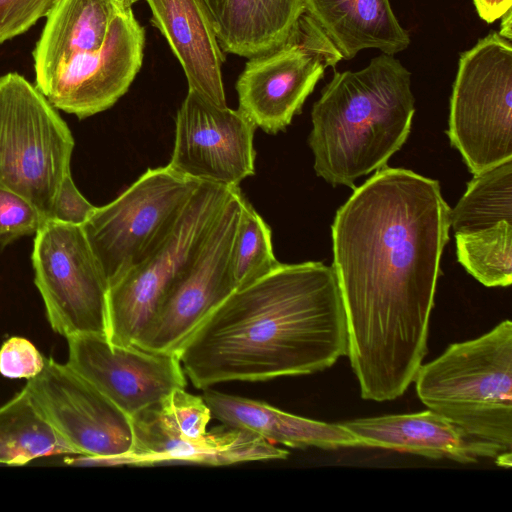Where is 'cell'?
I'll use <instances>...</instances> for the list:
<instances>
[{
	"label": "cell",
	"instance_id": "obj_21",
	"mask_svg": "<svg viewBox=\"0 0 512 512\" xmlns=\"http://www.w3.org/2000/svg\"><path fill=\"white\" fill-rule=\"evenodd\" d=\"M121 11L114 0H56L33 51L36 78L72 55L100 49Z\"/></svg>",
	"mask_w": 512,
	"mask_h": 512
},
{
	"label": "cell",
	"instance_id": "obj_18",
	"mask_svg": "<svg viewBox=\"0 0 512 512\" xmlns=\"http://www.w3.org/2000/svg\"><path fill=\"white\" fill-rule=\"evenodd\" d=\"M212 417L222 424L247 430L271 443L291 448L335 450L362 447L341 423L333 424L284 412L263 401L204 389Z\"/></svg>",
	"mask_w": 512,
	"mask_h": 512
},
{
	"label": "cell",
	"instance_id": "obj_30",
	"mask_svg": "<svg viewBox=\"0 0 512 512\" xmlns=\"http://www.w3.org/2000/svg\"><path fill=\"white\" fill-rule=\"evenodd\" d=\"M474 5L478 15L487 23H492L511 9L512 0H478Z\"/></svg>",
	"mask_w": 512,
	"mask_h": 512
},
{
	"label": "cell",
	"instance_id": "obj_16",
	"mask_svg": "<svg viewBox=\"0 0 512 512\" xmlns=\"http://www.w3.org/2000/svg\"><path fill=\"white\" fill-rule=\"evenodd\" d=\"M362 447L389 449L430 459L475 463L494 460L506 451L499 445L467 435L441 415L426 410L411 414L357 418L341 423Z\"/></svg>",
	"mask_w": 512,
	"mask_h": 512
},
{
	"label": "cell",
	"instance_id": "obj_23",
	"mask_svg": "<svg viewBox=\"0 0 512 512\" xmlns=\"http://www.w3.org/2000/svg\"><path fill=\"white\" fill-rule=\"evenodd\" d=\"M501 221H512V160L475 174L450 209L455 234L480 231Z\"/></svg>",
	"mask_w": 512,
	"mask_h": 512
},
{
	"label": "cell",
	"instance_id": "obj_33",
	"mask_svg": "<svg viewBox=\"0 0 512 512\" xmlns=\"http://www.w3.org/2000/svg\"><path fill=\"white\" fill-rule=\"evenodd\" d=\"M477 1H478V0H473V2H474V3H475V2H477Z\"/></svg>",
	"mask_w": 512,
	"mask_h": 512
},
{
	"label": "cell",
	"instance_id": "obj_29",
	"mask_svg": "<svg viewBox=\"0 0 512 512\" xmlns=\"http://www.w3.org/2000/svg\"><path fill=\"white\" fill-rule=\"evenodd\" d=\"M95 209L96 206L80 193L69 173L58 189L50 219L64 224L82 226Z\"/></svg>",
	"mask_w": 512,
	"mask_h": 512
},
{
	"label": "cell",
	"instance_id": "obj_7",
	"mask_svg": "<svg viewBox=\"0 0 512 512\" xmlns=\"http://www.w3.org/2000/svg\"><path fill=\"white\" fill-rule=\"evenodd\" d=\"M447 134L473 175L512 160V45L499 33L461 54Z\"/></svg>",
	"mask_w": 512,
	"mask_h": 512
},
{
	"label": "cell",
	"instance_id": "obj_25",
	"mask_svg": "<svg viewBox=\"0 0 512 512\" xmlns=\"http://www.w3.org/2000/svg\"><path fill=\"white\" fill-rule=\"evenodd\" d=\"M279 264L273 252L269 226L244 198L232 252V272L236 289L264 276Z\"/></svg>",
	"mask_w": 512,
	"mask_h": 512
},
{
	"label": "cell",
	"instance_id": "obj_8",
	"mask_svg": "<svg viewBox=\"0 0 512 512\" xmlns=\"http://www.w3.org/2000/svg\"><path fill=\"white\" fill-rule=\"evenodd\" d=\"M168 165L148 169L81 226L108 286L166 239L199 185Z\"/></svg>",
	"mask_w": 512,
	"mask_h": 512
},
{
	"label": "cell",
	"instance_id": "obj_24",
	"mask_svg": "<svg viewBox=\"0 0 512 512\" xmlns=\"http://www.w3.org/2000/svg\"><path fill=\"white\" fill-rule=\"evenodd\" d=\"M458 261L487 287L512 283V221L480 231L455 234Z\"/></svg>",
	"mask_w": 512,
	"mask_h": 512
},
{
	"label": "cell",
	"instance_id": "obj_27",
	"mask_svg": "<svg viewBox=\"0 0 512 512\" xmlns=\"http://www.w3.org/2000/svg\"><path fill=\"white\" fill-rule=\"evenodd\" d=\"M45 358L28 339L10 337L0 348V374L13 379H32L43 370Z\"/></svg>",
	"mask_w": 512,
	"mask_h": 512
},
{
	"label": "cell",
	"instance_id": "obj_20",
	"mask_svg": "<svg viewBox=\"0 0 512 512\" xmlns=\"http://www.w3.org/2000/svg\"><path fill=\"white\" fill-rule=\"evenodd\" d=\"M221 50L251 58L281 46L303 13L302 0H204Z\"/></svg>",
	"mask_w": 512,
	"mask_h": 512
},
{
	"label": "cell",
	"instance_id": "obj_12",
	"mask_svg": "<svg viewBox=\"0 0 512 512\" xmlns=\"http://www.w3.org/2000/svg\"><path fill=\"white\" fill-rule=\"evenodd\" d=\"M26 386L53 427L77 452L71 463L94 465L130 450L131 419L67 364L46 357L43 370Z\"/></svg>",
	"mask_w": 512,
	"mask_h": 512
},
{
	"label": "cell",
	"instance_id": "obj_17",
	"mask_svg": "<svg viewBox=\"0 0 512 512\" xmlns=\"http://www.w3.org/2000/svg\"><path fill=\"white\" fill-rule=\"evenodd\" d=\"M151 24L167 40L185 73L188 89L226 107L222 80L225 60L204 0H145Z\"/></svg>",
	"mask_w": 512,
	"mask_h": 512
},
{
	"label": "cell",
	"instance_id": "obj_28",
	"mask_svg": "<svg viewBox=\"0 0 512 512\" xmlns=\"http://www.w3.org/2000/svg\"><path fill=\"white\" fill-rule=\"evenodd\" d=\"M56 0H0V44L30 29Z\"/></svg>",
	"mask_w": 512,
	"mask_h": 512
},
{
	"label": "cell",
	"instance_id": "obj_26",
	"mask_svg": "<svg viewBox=\"0 0 512 512\" xmlns=\"http://www.w3.org/2000/svg\"><path fill=\"white\" fill-rule=\"evenodd\" d=\"M48 219L27 199L0 188V243L36 234Z\"/></svg>",
	"mask_w": 512,
	"mask_h": 512
},
{
	"label": "cell",
	"instance_id": "obj_4",
	"mask_svg": "<svg viewBox=\"0 0 512 512\" xmlns=\"http://www.w3.org/2000/svg\"><path fill=\"white\" fill-rule=\"evenodd\" d=\"M413 382L431 411L467 435L512 448V322L453 343L421 364Z\"/></svg>",
	"mask_w": 512,
	"mask_h": 512
},
{
	"label": "cell",
	"instance_id": "obj_9",
	"mask_svg": "<svg viewBox=\"0 0 512 512\" xmlns=\"http://www.w3.org/2000/svg\"><path fill=\"white\" fill-rule=\"evenodd\" d=\"M32 264L55 332L106 335L109 286L81 226L47 220L35 234Z\"/></svg>",
	"mask_w": 512,
	"mask_h": 512
},
{
	"label": "cell",
	"instance_id": "obj_15",
	"mask_svg": "<svg viewBox=\"0 0 512 512\" xmlns=\"http://www.w3.org/2000/svg\"><path fill=\"white\" fill-rule=\"evenodd\" d=\"M67 341L66 364L130 419L187 385L177 353L111 344L102 334L77 335Z\"/></svg>",
	"mask_w": 512,
	"mask_h": 512
},
{
	"label": "cell",
	"instance_id": "obj_22",
	"mask_svg": "<svg viewBox=\"0 0 512 512\" xmlns=\"http://www.w3.org/2000/svg\"><path fill=\"white\" fill-rule=\"evenodd\" d=\"M54 455H77L45 416L27 386L0 406V464L20 466Z\"/></svg>",
	"mask_w": 512,
	"mask_h": 512
},
{
	"label": "cell",
	"instance_id": "obj_5",
	"mask_svg": "<svg viewBox=\"0 0 512 512\" xmlns=\"http://www.w3.org/2000/svg\"><path fill=\"white\" fill-rule=\"evenodd\" d=\"M74 139L57 109L25 77H0V188L30 201L48 220L71 173Z\"/></svg>",
	"mask_w": 512,
	"mask_h": 512
},
{
	"label": "cell",
	"instance_id": "obj_3",
	"mask_svg": "<svg viewBox=\"0 0 512 512\" xmlns=\"http://www.w3.org/2000/svg\"><path fill=\"white\" fill-rule=\"evenodd\" d=\"M415 112L411 74L382 53L363 69L335 72L311 111L314 170L326 182L354 188L386 166L407 140Z\"/></svg>",
	"mask_w": 512,
	"mask_h": 512
},
{
	"label": "cell",
	"instance_id": "obj_32",
	"mask_svg": "<svg viewBox=\"0 0 512 512\" xmlns=\"http://www.w3.org/2000/svg\"><path fill=\"white\" fill-rule=\"evenodd\" d=\"M120 9L126 10L132 7L134 0H114Z\"/></svg>",
	"mask_w": 512,
	"mask_h": 512
},
{
	"label": "cell",
	"instance_id": "obj_2",
	"mask_svg": "<svg viewBox=\"0 0 512 512\" xmlns=\"http://www.w3.org/2000/svg\"><path fill=\"white\" fill-rule=\"evenodd\" d=\"M177 354L198 389L331 367L348 355L345 309L332 266L280 263L227 296Z\"/></svg>",
	"mask_w": 512,
	"mask_h": 512
},
{
	"label": "cell",
	"instance_id": "obj_10",
	"mask_svg": "<svg viewBox=\"0 0 512 512\" xmlns=\"http://www.w3.org/2000/svg\"><path fill=\"white\" fill-rule=\"evenodd\" d=\"M341 59L329 38L303 12L281 46L249 58L236 82L238 109L266 133L283 131L325 69Z\"/></svg>",
	"mask_w": 512,
	"mask_h": 512
},
{
	"label": "cell",
	"instance_id": "obj_31",
	"mask_svg": "<svg viewBox=\"0 0 512 512\" xmlns=\"http://www.w3.org/2000/svg\"><path fill=\"white\" fill-rule=\"evenodd\" d=\"M502 21H501V25H500V31H499V34L507 39V40H511L512 39V13H511V9H509L508 11H506L504 13V15L501 17Z\"/></svg>",
	"mask_w": 512,
	"mask_h": 512
},
{
	"label": "cell",
	"instance_id": "obj_6",
	"mask_svg": "<svg viewBox=\"0 0 512 512\" xmlns=\"http://www.w3.org/2000/svg\"><path fill=\"white\" fill-rule=\"evenodd\" d=\"M233 189L200 182L162 244L109 286V343L133 345L140 337L162 299L194 261Z\"/></svg>",
	"mask_w": 512,
	"mask_h": 512
},
{
	"label": "cell",
	"instance_id": "obj_14",
	"mask_svg": "<svg viewBox=\"0 0 512 512\" xmlns=\"http://www.w3.org/2000/svg\"><path fill=\"white\" fill-rule=\"evenodd\" d=\"M255 129L239 109L220 107L188 89L177 111L168 166L199 182L238 187L255 172Z\"/></svg>",
	"mask_w": 512,
	"mask_h": 512
},
{
	"label": "cell",
	"instance_id": "obj_13",
	"mask_svg": "<svg viewBox=\"0 0 512 512\" xmlns=\"http://www.w3.org/2000/svg\"><path fill=\"white\" fill-rule=\"evenodd\" d=\"M144 28L132 8L112 21L106 40L95 51L72 55L35 86L56 108L87 118L112 107L129 89L143 61Z\"/></svg>",
	"mask_w": 512,
	"mask_h": 512
},
{
	"label": "cell",
	"instance_id": "obj_11",
	"mask_svg": "<svg viewBox=\"0 0 512 512\" xmlns=\"http://www.w3.org/2000/svg\"><path fill=\"white\" fill-rule=\"evenodd\" d=\"M244 198L239 187L233 189L194 261L167 292L133 345L177 353L204 318L236 289L232 252Z\"/></svg>",
	"mask_w": 512,
	"mask_h": 512
},
{
	"label": "cell",
	"instance_id": "obj_1",
	"mask_svg": "<svg viewBox=\"0 0 512 512\" xmlns=\"http://www.w3.org/2000/svg\"><path fill=\"white\" fill-rule=\"evenodd\" d=\"M450 209L438 181L385 166L336 212L332 268L364 400L402 396L427 354Z\"/></svg>",
	"mask_w": 512,
	"mask_h": 512
},
{
	"label": "cell",
	"instance_id": "obj_19",
	"mask_svg": "<svg viewBox=\"0 0 512 512\" xmlns=\"http://www.w3.org/2000/svg\"><path fill=\"white\" fill-rule=\"evenodd\" d=\"M302 5L344 59L367 48L394 55L410 44L389 0H302Z\"/></svg>",
	"mask_w": 512,
	"mask_h": 512
}]
</instances>
